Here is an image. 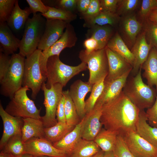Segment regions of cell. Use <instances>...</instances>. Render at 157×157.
Segmentation results:
<instances>
[{"label": "cell", "instance_id": "46", "mask_svg": "<svg viewBox=\"0 0 157 157\" xmlns=\"http://www.w3.org/2000/svg\"><path fill=\"white\" fill-rule=\"evenodd\" d=\"M119 0H100L101 11L116 13Z\"/></svg>", "mask_w": 157, "mask_h": 157}, {"label": "cell", "instance_id": "37", "mask_svg": "<svg viewBox=\"0 0 157 157\" xmlns=\"http://www.w3.org/2000/svg\"><path fill=\"white\" fill-rule=\"evenodd\" d=\"M16 1V0H0V22H6Z\"/></svg>", "mask_w": 157, "mask_h": 157}, {"label": "cell", "instance_id": "52", "mask_svg": "<svg viewBox=\"0 0 157 157\" xmlns=\"http://www.w3.org/2000/svg\"><path fill=\"white\" fill-rule=\"evenodd\" d=\"M9 154V157H35V156L31 154L26 153H25L21 155L16 156H13L10 154Z\"/></svg>", "mask_w": 157, "mask_h": 157}, {"label": "cell", "instance_id": "12", "mask_svg": "<svg viewBox=\"0 0 157 157\" xmlns=\"http://www.w3.org/2000/svg\"><path fill=\"white\" fill-rule=\"evenodd\" d=\"M103 105L96 102L93 108L82 119L81 129L82 138L94 140L102 129L100 121Z\"/></svg>", "mask_w": 157, "mask_h": 157}, {"label": "cell", "instance_id": "20", "mask_svg": "<svg viewBox=\"0 0 157 157\" xmlns=\"http://www.w3.org/2000/svg\"><path fill=\"white\" fill-rule=\"evenodd\" d=\"M20 40L13 33L7 22H0V51L9 55L19 49Z\"/></svg>", "mask_w": 157, "mask_h": 157}, {"label": "cell", "instance_id": "17", "mask_svg": "<svg viewBox=\"0 0 157 157\" xmlns=\"http://www.w3.org/2000/svg\"><path fill=\"white\" fill-rule=\"evenodd\" d=\"M132 70L117 78L110 80H105L103 91L97 100L103 105L114 99L121 93L127 81V77Z\"/></svg>", "mask_w": 157, "mask_h": 157}, {"label": "cell", "instance_id": "11", "mask_svg": "<svg viewBox=\"0 0 157 157\" xmlns=\"http://www.w3.org/2000/svg\"><path fill=\"white\" fill-rule=\"evenodd\" d=\"M119 135L135 157H157V149L136 131H129Z\"/></svg>", "mask_w": 157, "mask_h": 157}, {"label": "cell", "instance_id": "33", "mask_svg": "<svg viewBox=\"0 0 157 157\" xmlns=\"http://www.w3.org/2000/svg\"><path fill=\"white\" fill-rule=\"evenodd\" d=\"M22 134H17L10 138L2 149L4 152L13 156H18L26 153Z\"/></svg>", "mask_w": 157, "mask_h": 157}, {"label": "cell", "instance_id": "30", "mask_svg": "<svg viewBox=\"0 0 157 157\" xmlns=\"http://www.w3.org/2000/svg\"><path fill=\"white\" fill-rule=\"evenodd\" d=\"M63 94L65 98V111L66 123L68 124L75 126L81 121L75 105L69 93V90L63 91Z\"/></svg>", "mask_w": 157, "mask_h": 157}, {"label": "cell", "instance_id": "49", "mask_svg": "<svg viewBox=\"0 0 157 157\" xmlns=\"http://www.w3.org/2000/svg\"><path fill=\"white\" fill-rule=\"evenodd\" d=\"M91 2V0H77V7L79 11L82 14L88 9Z\"/></svg>", "mask_w": 157, "mask_h": 157}, {"label": "cell", "instance_id": "7", "mask_svg": "<svg viewBox=\"0 0 157 157\" xmlns=\"http://www.w3.org/2000/svg\"><path fill=\"white\" fill-rule=\"evenodd\" d=\"M30 90L27 86H24L17 91L7 105L5 111L13 116L41 120V108L38 109L34 102L28 96L27 92Z\"/></svg>", "mask_w": 157, "mask_h": 157}, {"label": "cell", "instance_id": "45", "mask_svg": "<svg viewBox=\"0 0 157 157\" xmlns=\"http://www.w3.org/2000/svg\"><path fill=\"white\" fill-rule=\"evenodd\" d=\"M147 32L149 44L157 49V24L151 22L147 27Z\"/></svg>", "mask_w": 157, "mask_h": 157}, {"label": "cell", "instance_id": "21", "mask_svg": "<svg viewBox=\"0 0 157 157\" xmlns=\"http://www.w3.org/2000/svg\"><path fill=\"white\" fill-rule=\"evenodd\" d=\"M32 13L29 7L21 9L18 4V1L16 0L14 8L7 23L11 30L17 33L24 29L30 15Z\"/></svg>", "mask_w": 157, "mask_h": 157}, {"label": "cell", "instance_id": "10", "mask_svg": "<svg viewBox=\"0 0 157 157\" xmlns=\"http://www.w3.org/2000/svg\"><path fill=\"white\" fill-rule=\"evenodd\" d=\"M77 40L74 27L68 23L65 32L60 38L49 48L42 51L40 58V65L42 71L46 76L48 59L53 56H59L61 52L65 48L74 46Z\"/></svg>", "mask_w": 157, "mask_h": 157}, {"label": "cell", "instance_id": "26", "mask_svg": "<svg viewBox=\"0 0 157 157\" xmlns=\"http://www.w3.org/2000/svg\"><path fill=\"white\" fill-rule=\"evenodd\" d=\"M106 46L122 57L133 67L134 61L133 55L118 33L110 38Z\"/></svg>", "mask_w": 157, "mask_h": 157}, {"label": "cell", "instance_id": "5", "mask_svg": "<svg viewBox=\"0 0 157 157\" xmlns=\"http://www.w3.org/2000/svg\"><path fill=\"white\" fill-rule=\"evenodd\" d=\"M25 58L19 53L12 55L9 67L4 77L0 81L1 94L10 99L22 87Z\"/></svg>", "mask_w": 157, "mask_h": 157}, {"label": "cell", "instance_id": "53", "mask_svg": "<svg viewBox=\"0 0 157 157\" xmlns=\"http://www.w3.org/2000/svg\"><path fill=\"white\" fill-rule=\"evenodd\" d=\"M104 152L101 150L99 152L92 157H103Z\"/></svg>", "mask_w": 157, "mask_h": 157}, {"label": "cell", "instance_id": "47", "mask_svg": "<svg viewBox=\"0 0 157 157\" xmlns=\"http://www.w3.org/2000/svg\"><path fill=\"white\" fill-rule=\"evenodd\" d=\"M65 98L63 95L58 103L56 112L57 120L58 122L66 123L65 111Z\"/></svg>", "mask_w": 157, "mask_h": 157}, {"label": "cell", "instance_id": "24", "mask_svg": "<svg viewBox=\"0 0 157 157\" xmlns=\"http://www.w3.org/2000/svg\"><path fill=\"white\" fill-rule=\"evenodd\" d=\"M136 132L157 149V128L151 126L147 123L146 112L144 110H141Z\"/></svg>", "mask_w": 157, "mask_h": 157}, {"label": "cell", "instance_id": "28", "mask_svg": "<svg viewBox=\"0 0 157 157\" xmlns=\"http://www.w3.org/2000/svg\"><path fill=\"white\" fill-rule=\"evenodd\" d=\"M75 127L66 123L58 122L53 126L44 128V138L53 144L61 140Z\"/></svg>", "mask_w": 157, "mask_h": 157}, {"label": "cell", "instance_id": "38", "mask_svg": "<svg viewBox=\"0 0 157 157\" xmlns=\"http://www.w3.org/2000/svg\"><path fill=\"white\" fill-rule=\"evenodd\" d=\"M116 157H135L129 149L122 137L118 135L113 151Z\"/></svg>", "mask_w": 157, "mask_h": 157}, {"label": "cell", "instance_id": "8", "mask_svg": "<svg viewBox=\"0 0 157 157\" xmlns=\"http://www.w3.org/2000/svg\"><path fill=\"white\" fill-rule=\"evenodd\" d=\"M79 57L81 62L87 65L89 72L88 83L93 85L107 76L108 67L105 48L89 53L82 50Z\"/></svg>", "mask_w": 157, "mask_h": 157}, {"label": "cell", "instance_id": "29", "mask_svg": "<svg viewBox=\"0 0 157 157\" xmlns=\"http://www.w3.org/2000/svg\"><path fill=\"white\" fill-rule=\"evenodd\" d=\"M101 150L94 140L82 138L75 146L69 157H92Z\"/></svg>", "mask_w": 157, "mask_h": 157}, {"label": "cell", "instance_id": "56", "mask_svg": "<svg viewBox=\"0 0 157 157\" xmlns=\"http://www.w3.org/2000/svg\"><path fill=\"white\" fill-rule=\"evenodd\" d=\"M154 10H155V11H157V8Z\"/></svg>", "mask_w": 157, "mask_h": 157}, {"label": "cell", "instance_id": "3", "mask_svg": "<svg viewBox=\"0 0 157 157\" xmlns=\"http://www.w3.org/2000/svg\"><path fill=\"white\" fill-rule=\"evenodd\" d=\"M141 68L133 77L126 82L124 92L140 110L148 108L154 104L156 97V90L145 84L141 76Z\"/></svg>", "mask_w": 157, "mask_h": 157}, {"label": "cell", "instance_id": "43", "mask_svg": "<svg viewBox=\"0 0 157 157\" xmlns=\"http://www.w3.org/2000/svg\"><path fill=\"white\" fill-rule=\"evenodd\" d=\"M147 121L151 126L157 128V96L155 101L146 112Z\"/></svg>", "mask_w": 157, "mask_h": 157}, {"label": "cell", "instance_id": "27", "mask_svg": "<svg viewBox=\"0 0 157 157\" xmlns=\"http://www.w3.org/2000/svg\"><path fill=\"white\" fill-rule=\"evenodd\" d=\"M118 134L116 132L102 128L94 141L104 152L114 150Z\"/></svg>", "mask_w": 157, "mask_h": 157}, {"label": "cell", "instance_id": "9", "mask_svg": "<svg viewBox=\"0 0 157 157\" xmlns=\"http://www.w3.org/2000/svg\"><path fill=\"white\" fill-rule=\"evenodd\" d=\"M45 83L42 84L41 89L44 92L45 114L41 117V120L44 127L49 128L55 125L58 122L56 118V112L58 103L63 96V87L57 83L48 88Z\"/></svg>", "mask_w": 157, "mask_h": 157}, {"label": "cell", "instance_id": "22", "mask_svg": "<svg viewBox=\"0 0 157 157\" xmlns=\"http://www.w3.org/2000/svg\"><path fill=\"white\" fill-rule=\"evenodd\" d=\"M22 138L24 143L33 138H44V127L41 120L31 118H23Z\"/></svg>", "mask_w": 157, "mask_h": 157}, {"label": "cell", "instance_id": "44", "mask_svg": "<svg viewBox=\"0 0 157 157\" xmlns=\"http://www.w3.org/2000/svg\"><path fill=\"white\" fill-rule=\"evenodd\" d=\"M11 56L0 51V81L7 73L10 66Z\"/></svg>", "mask_w": 157, "mask_h": 157}, {"label": "cell", "instance_id": "19", "mask_svg": "<svg viewBox=\"0 0 157 157\" xmlns=\"http://www.w3.org/2000/svg\"><path fill=\"white\" fill-rule=\"evenodd\" d=\"M131 51L134 58V61L131 71L136 75L146 60L150 51L153 47L147 42L146 33L143 32L136 39Z\"/></svg>", "mask_w": 157, "mask_h": 157}, {"label": "cell", "instance_id": "39", "mask_svg": "<svg viewBox=\"0 0 157 157\" xmlns=\"http://www.w3.org/2000/svg\"><path fill=\"white\" fill-rule=\"evenodd\" d=\"M101 11L100 1L91 0L88 9L83 15L84 18L88 22L95 17Z\"/></svg>", "mask_w": 157, "mask_h": 157}, {"label": "cell", "instance_id": "35", "mask_svg": "<svg viewBox=\"0 0 157 157\" xmlns=\"http://www.w3.org/2000/svg\"><path fill=\"white\" fill-rule=\"evenodd\" d=\"M105 78H102L93 85L90 94L85 101L86 114L93 108L101 96L104 88Z\"/></svg>", "mask_w": 157, "mask_h": 157}, {"label": "cell", "instance_id": "32", "mask_svg": "<svg viewBox=\"0 0 157 157\" xmlns=\"http://www.w3.org/2000/svg\"><path fill=\"white\" fill-rule=\"evenodd\" d=\"M91 37L93 38L98 43L99 49L104 48L110 39L113 30L107 25L100 26L95 25Z\"/></svg>", "mask_w": 157, "mask_h": 157}, {"label": "cell", "instance_id": "50", "mask_svg": "<svg viewBox=\"0 0 157 157\" xmlns=\"http://www.w3.org/2000/svg\"><path fill=\"white\" fill-rule=\"evenodd\" d=\"M148 16L151 22L157 24V11L153 10Z\"/></svg>", "mask_w": 157, "mask_h": 157}, {"label": "cell", "instance_id": "36", "mask_svg": "<svg viewBox=\"0 0 157 157\" xmlns=\"http://www.w3.org/2000/svg\"><path fill=\"white\" fill-rule=\"evenodd\" d=\"M47 6L48 11L44 14H41L46 19H59L69 23V21L73 20L76 17L75 15L71 12Z\"/></svg>", "mask_w": 157, "mask_h": 157}, {"label": "cell", "instance_id": "1", "mask_svg": "<svg viewBox=\"0 0 157 157\" xmlns=\"http://www.w3.org/2000/svg\"><path fill=\"white\" fill-rule=\"evenodd\" d=\"M122 91L117 97L102 106L100 121L106 129L118 135L136 131L141 110Z\"/></svg>", "mask_w": 157, "mask_h": 157}, {"label": "cell", "instance_id": "13", "mask_svg": "<svg viewBox=\"0 0 157 157\" xmlns=\"http://www.w3.org/2000/svg\"><path fill=\"white\" fill-rule=\"evenodd\" d=\"M24 144L26 153L35 156L69 157L65 151L56 148L44 138H33Z\"/></svg>", "mask_w": 157, "mask_h": 157}, {"label": "cell", "instance_id": "41", "mask_svg": "<svg viewBox=\"0 0 157 157\" xmlns=\"http://www.w3.org/2000/svg\"><path fill=\"white\" fill-rule=\"evenodd\" d=\"M157 8V0H143L140 12V15L143 17L148 16Z\"/></svg>", "mask_w": 157, "mask_h": 157}, {"label": "cell", "instance_id": "6", "mask_svg": "<svg viewBox=\"0 0 157 157\" xmlns=\"http://www.w3.org/2000/svg\"><path fill=\"white\" fill-rule=\"evenodd\" d=\"M42 50L37 49L25 59L22 87L27 86L32 91L31 96L35 99L47 78L44 75L40 65Z\"/></svg>", "mask_w": 157, "mask_h": 157}, {"label": "cell", "instance_id": "34", "mask_svg": "<svg viewBox=\"0 0 157 157\" xmlns=\"http://www.w3.org/2000/svg\"><path fill=\"white\" fill-rule=\"evenodd\" d=\"M119 19L118 15L116 13L101 11L95 17L87 22L89 24L94 26H103L110 25L113 26L118 22Z\"/></svg>", "mask_w": 157, "mask_h": 157}, {"label": "cell", "instance_id": "16", "mask_svg": "<svg viewBox=\"0 0 157 157\" xmlns=\"http://www.w3.org/2000/svg\"><path fill=\"white\" fill-rule=\"evenodd\" d=\"M92 86L80 79L76 81L70 86L69 94L81 120L86 115L85 98L87 94L91 92Z\"/></svg>", "mask_w": 157, "mask_h": 157}, {"label": "cell", "instance_id": "42", "mask_svg": "<svg viewBox=\"0 0 157 157\" xmlns=\"http://www.w3.org/2000/svg\"><path fill=\"white\" fill-rule=\"evenodd\" d=\"M29 5V8L33 14H36L38 12L43 14L48 10L47 6L40 0H26Z\"/></svg>", "mask_w": 157, "mask_h": 157}, {"label": "cell", "instance_id": "15", "mask_svg": "<svg viewBox=\"0 0 157 157\" xmlns=\"http://www.w3.org/2000/svg\"><path fill=\"white\" fill-rule=\"evenodd\" d=\"M0 115L2 120L3 129L0 141V149L1 150L12 137L22 134L24 121L23 118L13 116L8 113L0 104Z\"/></svg>", "mask_w": 157, "mask_h": 157}, {"label": "cell", "instance_id": "25", "mask_svg": "<svg viewBox=\"0 0 157 157\" xmlns=\"http://www.w3.org/2000/svg\"><path fill=\"white\" fill-rule=\"evenodd\" d=\"M142 67L144 70L143 77L147 80L148 85L152 87L155 86L157 93V49L155 47L152 48Z\"/></svg>", "mask_w": 157, "mask_h": 157}, {"label": "cell", "instance_id": "54", "mask_svg": "<svg viewBox=\"0 0 157 157\" xmlns=\"http://www.w3.org/2000/svg\"><path fill=\"white\" fill-rule=\"evenodd\" d=\"M0 157H9V154L2 151H1L0 153Z\"/></svg>", "mask_w": 157, "mask_h": 157}, {"label": "cell", "instance_id": "18", "mask_svg": "<svg viewBox=\"0 0 157 157\" xmlns=\"http://www.w3.org/2000/svg\"><path fill=\"white\" fill-rule=\"evenodd\" d=\"M108 67L106 80H110L121 76L128 71L132 70V66L124 59L113 51L107 46L105 47Z\"/></svg>", "mask_w": 157, "mask_h": 157}, {"label": "cell", "instance_id": "4", "mask_svg": "<svg viewBox=\"0 0 157 157\" xmlns=\"http://www.w3.org/2000/svg\"><path fill=\"white\" fill-rule=\"evenodd\" d=\"M46 20L40 13L33 14L29 18L24 28L20 40L19 53L27 58L38 48L44 33Z\"/></svg>", "mask_w": 157, "mask_h": 157}, {"label": "cell", "instance_id": "23", "mask_svg": "<svg viewBox=\"0 0 157 157\" xmlns=\"http://www.w3.org/2000/svg\"><path fill=\"white\" fill-rule=\"evenodd\" d=\"M82 119L74 129L59 141L53 144L56 148L65 151L69 157L79 141L82 139L81 129Z\"/></svg>", "mask_w": 157, "mask_h": 157}, {"label": "cell", "instance_id": "48", "mask_svg": "<svg viewBox=\"0 0 157 157\" xmlns=\"http://www.w3.org/2000/svg\"><path fill=\"white\" fill-rule=\"evenodd\" d=\"M86 53H90L94 51L99 50L97 41L92 37H90L86 39L84 42Z\"/></svg>", "mask_w": 157, "mask_h": 157}, {"label": "cell", "instance_id": "51", "mask_svg": "<svg viewBox=\"0 0 157 157\" xmlns=\"http://www.w3.org/2000/svg\"><path fill=\"white\" fill-rule=\"evenodd\" d=\"M103 157H116L113 151L104 152Z\"/></svg>", "mask_w": 157, "mask_h": 157}, {"label": "cell", "instance_id": "31", "mask_svg": "<svg viewBox=\"0 0 157 157\" xmlns=\"http://www.w3.org/2000/svg\"><path fill=\"white\" fill-rule=\"evenodd\" d=\"M122 27L126 35L130 41L135 42L136 37L140 31L141 25L134 15L125 17L122 22Z\"/></svg>", "mask_w": 157, "mask_h": 157}, {"label": "cell", "instance_id": "2", "mask_svg": "<svg viewBox=\"0 0 157 157\" xmlns=\"http://www.w3.org/2000/svg\"><path fill=\"white\" fill-rule=\"evenodd\" d=\"M87 69V64L83 62L76 66H69L63 63L59 56H51L48 59L47 64L46 87L49 88L57 83L65 86L72 78Z\"/></svg>", "mask_w": 157, "mask_h": 157}, {"label": "cell", "instance_id": "40", "mask_svg": "<svg viewBox=\"0 0 157 157\" xmlns=\"http://www.w3.org/2000/svg\"><path fill=\"white\" fill-rule=\"evenodd\" d=\"M139 1L138 0H119L117 8L118 13L126 14L132 11L137 7Z\"/></svg>", "mask_w": 157, "mask_h": 157}, {"label": "cell", "instance_id": "14", "mask_svg": "<svg viewBox=\"0 0 157 157\" xmlns=\"http://www.w3.org/2000/svg\"><path fill=\"white\" fill-rule=\"evenodd\" d=\"M68 23L59 19H46L44 33L38 49L43 51L51 46L62 36Z\"/></svg>", "mask_w": 157, "mask_h": 157}, {"label": "cell", "instance_id": "55", "mask_svg": "<svg viewBox=\"0 0 157 157\" xmlns=\"http://www.w3.org/2000/svg\"><path fill=\"white\" fill-rule=\"evenodd\" d=\"M35 157H52L48 156H35Z\"/></svg>", "mask_w": 157, "mask_h": 157}]
</instances>
